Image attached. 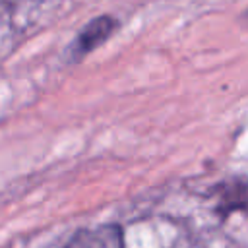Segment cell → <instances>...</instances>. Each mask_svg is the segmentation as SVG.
<instances>
[{"label":"cell","instance_id":"1","mask_svg":"<svg viewBox=\"0 0 248 248\" xmlns=\"http://www.w3.org/2000/svg\"><path fill=\"white\" fill-rule=\"evenodd\" d=\"M120 27V19L110 14H101L93 19H89L74 37V41L68 46V62H79L99 46H103Z\"/></svg>","mask_w":248,"mask_h":248},{"label":"cell","instance_id":"2","mask_svg":"<svg viewBox=\"0 0 248 248\" xmlns=\"http://www.w3.org/2000/svg\"><path fill=\"white\" fill-rule=\"evenodd\" d=\"M66 248H122V231L116 225H101L79 231Z\"/></svg>","mask_w":248,"mask_h":248}]
</instances>
